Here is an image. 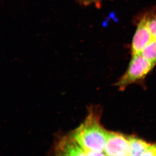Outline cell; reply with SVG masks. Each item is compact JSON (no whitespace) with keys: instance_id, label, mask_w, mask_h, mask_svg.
I'll use <instances>...</instances> for the list:
<instances>
[{"instance_id":"1","label":"cell","mask_w":156,"mask_h":156,"mask_svg":"<svg viewBox=\"0 0 156 156\" xmlns=\"http://www.w3.org/2000/svg\"><path fill=\"white\" fill-rule=\"evenodd\" d=\"M100 112L97 108H90L83 122L71 134L87 156L105 155L104 149L108 131L101 124Z\"/></svg>"},{"instance_id":"2","label":"cell","mask_w":156,"mask_h":156,"mask_svg":"<svg viewBox=\"0 0 156 156\" xmlns=\"http://www.w3.org/2000/svg\"><path fill=\"white\" fill-rule=\"evenodd\" d=\"M156 63L144 58L141 54L132 56L128 69L116 84L121 90L136 81L141 80L151 71Z\"/></svg>"},{"instance_id":"3","label":"cell","mask_w":156,"mask_h":156,"mask_svg":"<svg viewBox=\"0 0 156 156\" xmlns=\"http://www.w3.org/2000/svg\"><path fill=\"white\" fill-rule=\"evenodd\" d=\"M104 153L105 155L131 156L128 137L117 132L108 131Z\"/></svg>"},{"instance_id":"4","label":"cell","mask_w":156,"mask_h":156,"mask_svg":"<svg viewBox=\"0 0 156 156\" xmlns=\"http://www.w3.org/2000/svg\"><path fill=\"white\" fill-rule=\"evenodd\" d=\"M55 151L58 155L87 156V153L72 134L59 138L55 146Z\"/></svg>"},{"instance_id":"5","label":"cell","mask_w":156,"mask_h":156,"mask_svg":"<svg viewBox=\"0 0 156 156\" xmlns=\"http://www.w3.org/2000/svg\"><path fill=\"white\" fill-rule=\"evenodd\" d=\"M153 39L148 28L146 16L139 22L132 40V56L141 54L146 46Z\"/></svg>"},{"instance_id":"6","label":"cell","mask_w":156,"mask_h":156,"mask_svg":"<svg viewBox=\"0 0 156 156\" xmlns=\"http://www.w3.org/2000/svg\"><path fill=\"white\" fill-rule=\"evenodd\" d=\"M131 148V156H143L150 144L135 136L128 137Z\"/></svg>"},{"instance_id":"7","label":"cell","mask_w":156,"mask_h":156,"mask_svg":"<svg viewBox=\"0 0 156 156\" xmlns=\"http://www.w3.org/2000/svg\"><path fill=\"white\" fill-rule=\"evenodd\" d=\"M143 56L151 62H156V40L153 39L143 50Z\"/></svg>"},{"instance_id":"8","label":"cell","mask_w":156,"mask_h":156,"mask_svg":"<svg viewBox=\"0 0 156 156\" xmlns=\"http://www.w3.org/2000/svg\"><path fill=\"white\" fill-rule=\"evenodd\" d=\"M148 28L154 39L156 40V16H146Z\"/></svg>"},{"instance_id":"9","label":"cell","mask_w":156,"mask_h":156,"mask_svg":"<svg viewBox=\"0 0 156 156\" xmlns=\"http://www.w3.org/2000/svg\"><path fill=\"white\" fill-rule=\"evenodd\" d=\"M143 156H156V144H150Z\"/></svg>"},{"instance_id":"10","label":"cell","mask_w":156,"mask_h":156,"mask_svg":"<svg viewBox=\"0 0 156 156\" xmlns=\"http://www.w3.org/2000/svg\"><path fill=\"white\" fill-rule=\"evenodd\" d=\"M100 1V0H84L83 4L84 5H89L90 4H92L93 3L96 2L98 1Z\"/></svg>"}]
</instances>
